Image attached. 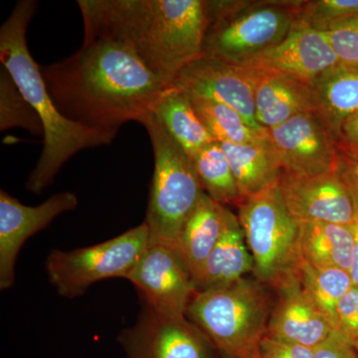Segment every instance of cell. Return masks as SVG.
Returning a JSON list of instances; mask_svg holds the SVG:
<instances>
[{
  "mask_svg": "<svg viewBox=\"0 0 358 358\" xmlns=\"http://www.w3.org/2000/svg\"><path fill=\"white\" fill-rule=\"evenodd\" d=\"M56 107L70 121L117 134L128 122L152 112L166 84L128 45L99 35L65 60L41 67Z\"/></svg>",
  "mask_w": 358,
  "mask_h": 358,
  "instance_id": "cell-1",
  "label": "cell"
},
{
  "mask_svg": "<svg viewBox=\"0 0 358 358\" xmlns=\"http://www.w3.org/2000/svg\"><path fill=\"white\" fill-rule=\"evenodd\" d=\"M84 35L128 45L166 84L203 56L206 0H79Z\"/></svg>",
  "mask_w": 358,
  "mask_h": 358,
  "instance_id": "cell-2",
  "label": "cell"
},
{
  "mask_svg": "<svg viewBox=\"0 0 358 358\" xmlns=\"http://www.w3.org/2000/svg\"><path fill=\"white\" fill-rule=\"evenodd\" d=\"M36 7L37 2L32 0H21L14 6L0 29V62L10 73L43 127V150L26 183L27 190L40 194L71 157L86 148L109 145L117 134L87 128L59 112L26 40Z\"/></svg>",
  "mask_w": 358,
  "mask_h": 358,
  "instance_id": "cell-3",
  "label": "cell"
},
{
  "mask_svg": "<svg viewBox=\"0 0 358 358\" xmlns=\"http://www.w3.org/2000/svg\"><path fill=\"white\" fill-rule=\"evenodd\" d=\"M270 287L255 277L197 292L186 317L196 324L226 358L256 357L267 336L274 306Z\"/></svg>",
  "mask_w": 358,
  "mask_h": 358,
  "instance_id": "cell-4",
  "label": "cell"
},
{
  "mask_svg": "<svg viewBox=\"0 0 358 358\" xmlns=\"http://www.w3.org/2000/svg\"><path fill=\"white\" fill-rule=\"evenodd\" d=\"M303 1H206L203 56L239 65L281 42L299 20Z\"/></svg>",
  "mask_w": 358,
  "mask_h": 358,
  "instance_id": "cell-5",
  "label": "cell"
},
{
  "mask_svg": "<svg viewBox=\"0 0 358 358\" xmlns=\"http://www.w3.org/2000/svg\"><path fill=\"white\" fill-rule=\"evenodd\" d=\"M141 124L147 129L155 157L147 217L150 241L176 244L204 193L192 157L169 136L155 113Z\"/></svg>",
  "mask_w": 358,
  "mask_h": 358,
  "instance_id": "cell-6",
  "label": "cell"
},
{
  "mask_svg": "<svg viewBox=\"0 0 358 358\" xmlns=\"http://www.w3.org/2000/svg\"><path fill=\"white\" fill-rule=\"evenodd\" d=\"M238 219L254 262L253 277L274 289L298 275L303 258L300 224L289 213L279 183L244 199Z\"/></svg>",
  "mask_w": 358,
  "mask_h": 358,
  "instance_id": "cell-7",
  "label": "cell"
},
{
  "mask_svg": "<svg viewBox=\"0 0 358 358\" xmlns=\"http://www.w3.org/2000/svg\"><path fill=\"white\" fill-rule=\"evenodd\" d=\"M150 239V230L143 222L94 246L72 251L53 250L46 260L47 274L60 296L77 298L96 282L128 279Z\"/></svg>",
  "mask_w": 358,
  "mask_h": 358,
  "instance_id": "cell-8",
  "label": "cell"
},
{
  "mask_svg": "<svg viewBox=\"0 0 358 358\" xmlns=\"http://www.w3.org/2000/svg\"><path fill=\"white\" fill-rule=\"evenodd\" d=\"M128 280L145 305L164 317H185L196 293L192 270L176 244L150 240Z\"/></svg>",
  "mask_w": 358,
  "mask_h": 358,
  "instance_id": "cell-9",
  "label": "cell"
},
{
  "mask_svg": "<svg viewBox=\"0 0 358 358\" xmlns=\"http://www.w3.org/2000/svg\"><path fill=\"white\" fill-rule=\"evenodd\" d=\"M126 358H215L210 339L187 317H169L145 305L120 338Z\"/></svg>",
  "mask_w": 358,
  "mask_h": 358,
  "instance_id": "cell-10",
  "label": "cell"
},
{
  "mask_svg": "<svg viewBox=\"0 0 358 358\" xmlns=\"http://www.w3.org/2000/svg\"><path fill=\"white\" fill-rule=\"evenodd\" d=\"M255 82L254 71L202 56L178 73L173 86L190 99L224 103L241 114L254 129L266 131L256 122Z\"/></svg>",
  "mask_w": 358,
  "mask_h": 358,
  "instance_id": "cell-11",
  "label": "cell"
},
{
  "mask_svg": "<svg viewBox=\"0 0 358 358\" xmlns=\"http://www.w3.org/2000/svg\"><path fill=\"white\" fill-rule=\"evenodd\" d=\"M338 64L324 33L299 18L281 42L238 66L308 84Z\"/></svg>",
  "mask_w": 358,
  "mask_h": 358,
  "instance_id": "cell-12",
  "label": "cell"
},
{
  "mask_svg": "<svg viewBox=\"0 0 358 358\" xmlns=\"http://www.w3.org/2000/svg\"><path fill=\"white\" fill-rule=\"evenodd\" d=\"M284 173L315 176L338 171V145L313 113L268 131Z\"/></svg>",
  "mask_w": 358,
  "mask_h": 358,
  "instance_id": "cell-13",
  "label": "cell"
},
{
  "mask_svg": "<svg viewBox=\"0 0 358 358\" xmlns=\"http://www.w3.org/2000/svg\"><path fill=\"white\" fill-rule=\"evenodd\" d=\"M279 186L289 213L299 223L352 225L355 220L352 193L338 171L315 176L282 171Z\"/></svg>",
  "mask_w": 358,
  "mask_h": 358,
  "instance_id": "cell-14",
  "label": "cell"
},
{
  "mask_svg": "<svg viewBox=\"0 0 358 358\" xmlns=\"http://www.w3.org/2000/svg\"><path fill=\"white\" fill-rule=\"evenodd\" d=\"M74 193L53 195L38 206H26L8 193L0 192V289L14 284L16 259L25 242L45 229L58 215L76 208Z\"/></svg>",
  "mask_w": 358,
  "mask_h": 358,
  "instance_id": "cell-15",
  "label": "cell"
},
{
  "mask_svg": "<svg viewBox=\"0 0 358 358\" xmlns=\"http://www.w3.org/2000/svg\"><path fill=\"white\" fill-rule=\"evenodd\" d=\"M275 292L268 324V336L313 348L334 333L333 327L301 288L298 275L285 280Z\"/></svg>",
  "mask_w": 358,
  "mask_h": 358,
  "instance_id": "cell-16",
  "label": "cell"
},
{
  "mask_svg": "<svg viewBox=\"0 0 358 358\" xmlns=\"http://www.w3.org/2000/svg\"><path fill=\"white\" fill-rule=\"evenodd\" d=\"M308 85L313 114L338 145L341 129L358 110V68L338 64Z\"/></svg>",
  "mask_w": 358,
  "mask_h": 358,
  "instance_id": "cell-17",
  "label": "cell"
},
{
  "mask_svg": "<svg viewBox=\"0 0 358 358\" xmlns=\"http://www.w3.org/2000/svg\"><path fill=\"white\" fill-rule=\"evenodd\" d=\"M254 262L238 216L228 210L222 236L193 275L195 291L225 286L253 274Z\"/></svg>",
  "mask_w": 358,
  "mask_h": 358,
  "instance_id": "cell-18",
  "label": "cell"
},
{
  "mask_svg": "<svg viewBox=\"0 0 358 358\" xmlns=\"http://www.w3.org/2000/svg\"><path fill=\"white\" fill-rule=\"evenodd\" d=\"M254 72L255 117L261 128L268 131L296 115L312 113L308 83L278 75Z\"/></svg>",
  "mask_w": 358,
  "mask_h": 358,
  "instance_id": "cell-19",
  "label": "cell"
},
{
  "mask_svg": "<svg viewBox=\"0 0 358 358\" xmlns=\"http://www.w3.org/2000/svg\"><path fill=\"white\" fill-rule=\"evenodd\" d=\"M220 145L243 200L279 183L282 169L270 138L245 145Z\"/></svg>",
  "mask_w": 358,
  "mask_h": 358,
  "instance_id": "cell-20",
  "label": "cell"
},
{
  "mask_svg": "<svg viewBox=\"0 0 358 358\" xmlns=\"http://www.w3.org/2000/svg\"><path fill=\"white\" fill-rule=\"evenodd\" d=\"M228 210L227 207L219 204L204 192L183 226L176 246L192 275L222 236Z\"/></svg>",
  "mask_w": 358,
  "mask_h": 358,
  "instance_id": "cell-21",
  "label": "cell"
},
{
  "mask_svg": "<svg viewBox=\"0 0 358 358\" xmlns=\"http://www.w3.org/2000/svg\"><path fill=\"white\" fill-rule=\"evenodd\" d=\"M300 224L303 261L322 268H338L350 272L353 258V234L350 225L324 222Z\"/></svg>",
  "mask_w": 358,
  "mask_h": 358,
  "instance_id": "cell-22",
  "label": "cell"
},
{
  "mask_svg": "<svg viewBox=\"0 0 358 358\" xmlns=\"http://www.w3.org/2000/svg\"><path fill=\"white\" fill-rule=\"evenodd\" d=\"M164 128L190 157L216 141L195 112L192 99L174 86L166 90L152 108Z\"/></svg>",
  "mask_w": 358,
  "mask_h": 358,
  "instance_id": "cell-23",
  "label": "cell"
},
{
  "mask_svg": "<svg viewBox=\"0 0 358 358\" xmlns=\"http://www.w3.org/2000/svg\"><path fill=\"white\" fill-rule=\"evenodd\" d=\"M298 277L308 298L334 329L336 306L355 286L350 272L338 268L317 267L303 261Z\"/></svg>",
  "mask_w": 358,
  "mask_h": 358,
  "instance_id": "cell-24",
  "label": "cell"
},
{
  "mask_svg": "<svg viewBox=\"0 0 358 358\" xmlns=\"http://www.w3.org/2000/svg\"><path fill=\"white\" fill-rule=\"evenodd\" d=\"M192 101L200 121L219 143L245 145L268 138L267 131L254 129L241 114L224 103L207 99Z\"/></svg>",
  "mask_w": 358,
  "mask_h": 358,
  "instance_id": "cell-25",
  "label": "cell"
},
{
  "mask_svg": "<svg viewBox=\"0 0 358 358\" xmlns=\"http://www.w3.org/2000/svg\"><path fill=\"white\" fill-rule=\"evenodd\" d=\"M197 176L207 195L223 206L242 201L229 162L218 141L202 148L192 157Z\"/></svg>",
  "mask_w": 358,
  "mask_h": 358,
  "instance_id": "cell-26",
  "label": "cell"
},
{
  "mask_svg": "<svg viewBox=\"0 0 358 358\" xmlns=\"http://www.w3.org/2000/svg\"><path fill=\"white\" fill-rule=\"evenodd\" d=\"M22 128L36 136L43 127L36 112L26 101L10 73L2 66L0 71V129Z\"/></svg>",
  "mask_w": 358,
  "mask_h": 358,
  "instance_id": "cell-27",
  "label": "cell"
},
{
  "mask_svg": "<svg viewBox=\"0 0 358 358\" xmlns=\"http://www.w3.org/2000/svg\"><path fill=\"white\" fill-rule=\"evenodd\" d=\"M339 64L358 68V17L345 18L320 28Z\"/></svg>",
  "mask_w": 358,
  "mask_h": 358,
  "instance_id": "cell-28",
  "label": "cell"
},
{
  "mask_svg": "<svg viewBox=\"0 0 358 358\" xmlns=\"http://www.w3.org/2000/svg\"><path fill=\"white\" fill-rule=\"evenodd\" d=\"M358 17V0H312L303 1L299 18L320 29L329 23Z\"/></svg>",
  "mask_w": 358,
  "mask_h": 358,
  "instance_id": "cell-29",
  "label": "cell"
},
{
  "mask_svg": "<svg viewBox=\"0 0 358 358\" xmlns=\"http://www.w3.org/2000/svg\"><path fill=\"white\" fill-rule=\"evenodd\" d=\"M334 329L350 343L358 341V287L353 286L338 301Z\"/></svg>",
  "mask_w": 358,
  "mask_h": 358,
  "instance_id": "cell-30",
  "label": "cell"
},
{
  "mask_svg": "<svg viewBox=\"0 0 358 358\" xmlns=\"http://www.w3.org/2000/svg\"><path fill=\"white\" fill-rule=\"evenodd\" d=\"M257 358H315V350L266 336L259 345Z\"/></svg>",
  "mask_w": 358,
  "mask_h": 358,
  "instance_id": "cell-31",
  "label": "cell"
},
{
  "mask_svg": "<svg viewBox=\"0 0 358 358\" xmlns=\"http://www.w3.org/2000/svg\"><path fill=\"white\" fill-rule=\"evenodd\" d=\"M315 358H358L352 343L334 331L324 343L315 348Z\"/></svg>",
  "mask_w": 358,
  "mask_h": 358,
  "instance_id": "cell-32",
  "label": "cell"
},
{
  "mask_svg": "<svg viewBox=\"0 0 358 358\" xmlns=\"http://www.w3.org/2000/svg\"><path fill=\"white\" fill-rule=\"evenodd\" d=\"M338 173L358 199V155L338 148Z\"/></svg>",
  "mask_w": 358,
  "mask_h": 358,
  "instance_id": "cell-33",
  "label": "cell"
},
{
  "mask_svg": "<svg viewBox=\"0 0 358 358\" xmlns=\"http://www.w3.org/2000/svg\"><path fill=\"white\" fill-rule=\"evenodd\" d=\"M338 148L358 155V110L345 122L341 129Z\"/></svg>",
  "mask_w": 358,
  "mask_h": 358,
  "instance_id": "cell-34",
  "label": "cell"
},
{
  "mask_svg": "<svg viewBox=\"0 0 358 358\" xmlns=\"http://www.w3.org/2000/svg\"><path fill=\"white\" fill-rule=\"evenodd\" d=\"M352 195L355 203V217L352 225H350L353 234V258L350 274L352 275L353 285L358 287V199L353 193Z\"/></svg>",
  "mask_w": 358,
  "mask_h": 358,
  "instance_id": "cell-35",
  "label": "cell"
},
{
  "mask_svg": "<svg viewBox=\"0 0 358 358\" xmlns=\"http://www.w3.org/2000/svg\"><path fill=\"white\" fill-rule=\"evenodd\" d=\"M353 348H355V352H357L358 355V341L357 343H352Z\"/></svg>",
  "mask_w": 358,
  "mask_h": 358,
  "instance_id": "cell-36",
  "label": "cell"
},
{
  "mask_svg": "<svg viewBox=\"0 0 358 358\" xmlns=\"http://www.w3.org/2000/svg\"><path fill=\"white\" fill-rule=\"evenodd\" d=\"M251 358H257L256 357H251Z\"/></svg>",
  "mask_w": 358,
  "mask_h": 358,
  "instance_id": "cell-37",
  "label": "cell"
}]
</instances>
